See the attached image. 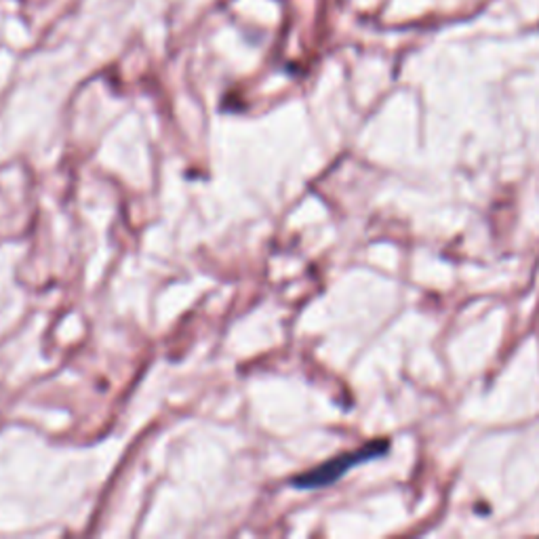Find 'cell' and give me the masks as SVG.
<instances>
[{
	"mask_svg": "<svg viewBox=\"0 0 539 539\" xmlns=\"http://www.w3.org/2000/svg\"><path fill=\"white\" fill-rule=\"evenodd\" d=\"M388 449H390V441H386V438L362 444V447H359V449L337 455V457H333V460H329L325 463H320V466H316L312 470L303 472V474H300V476H295L293 487H298L301 491L329 487V484L340 481L341 476H346L348 470L361 466V463H365V462L377 460V457H383L388 453Z\"/></svg>",
	"mask_w": 539,
	"mask_h": 539,
	"instance_id": "6da1fadb",
	"label": "cell"
}]
</instances>
